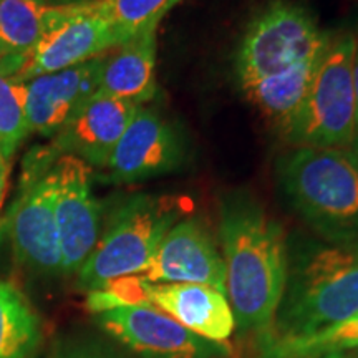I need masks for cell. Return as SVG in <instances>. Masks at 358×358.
<instances>
[{
	"mask_svg": "<svg viewBox=\"0 0 358 358\" xmlns=\"http://www.w3.org/2000/svg\"><path fill=\"white\" fill-rule=\"evenodd\" d=\"M277 179L294 211L327 243L358 241V166L347 150L297 146Z\"/></svg>",
	"mask_w": 358,
	"mask_h": 358,
	"instance_id": "cell-3",
	"label": "cell"
},
{
	"mask_svg": "<svg viewBox=\"0 0 358 358\" xmlns=\"http://www.w3.org/2000/svg\"><path fill=\"white\" fill-rule=\"evenodd\" d=\"M141 105L96 93L52 138L58 155L82 159L90 168L105 169L116 143Z\"/></svg>",
	"mask_w": 358,
	"mask_h": 358,
	"instance_id": "cell-14",
	"label": "cell"
},
{
	"mask_svg": "<svg viewBox=\"0 0 358 358\" xmlns=\"http://www.w3.org/2000/svg\"><path fill=\"white\" fill-rule=\"evenodd\" d=\"M150 303L173 317L192 334L226 343L236 320L227 295L199 284H151Z\"/></svg>",
	"mask_w": 358,
	"mask_h": 358,
	"instance_id": "cell-15",
	"label": "cell"
},
{
	"mask_svg": "<svg viewBox=\"0 0 358 358\" xmlns=\"http://www.w3.org/2000/svg\"><path fill=\"white\" fill-rule=\"evenodd\" d=\"M353 35L332 37L297 111L282 127L295 146L348 150L355 140Z\"/></svg>",
	"mask_w": 358,
	"mask_h": 358,
	"instance_id": "cell-5",
	"label": "cell"
},
{
	"mask_svg": "<svg viewBox=\"0 0 358 358\" xmlns=\"http://www.w3.org/2000/svg\"><path fill=\"white\" fill-rule=\"evenodd\" d=\"M181 214V203L174 196L136 194L120 204L78 268L80 287L92 292L115 279L141 274Z\"/></svg>",
	"mask_w": 358,
	"mask_h": 358,
	"instance_id": "cell-4",
	"label": "cell"
},
{
	"mask_svg": "<svg viewBox=\"0 0 358 358\" xmlns=\"http://www.w3.org/2000/svg\"><path fill=\"white\" fill-rule=\"evenodd\" d=\"M181 0H96L98 8L113 25L122 45L148 29H158L166 13Z\"/></svg>",
	"mask_w": 358,
	"mask_h": 358,
	"instance_id": "cell-21",
	"label": "cell"
},
{
	"mask_svg": "<svg viewBox=\"0 0 358 358\" xmlns=\"http://www.w3.org/2000/svg\"><path fill=\"white\" fill-rule=\"evenodd\" d=\"M108 52L70 69L27 80L29 131L53 138L78 113L100 87Z\"/></svg>",
	"mask_w": 358,
	"mask_h": 358,
	"instance_id": "cell-13",
	"label": "cell"
},
{
	"mask_svg": "<svg viewBox=\"0 0 358 358\" xmlns=\"http://www.w3.org/2000/svg\"><path fill=\"white\" fill-rule=\"evenodd\" d=\"M358 312V241L289 244V268L274 322L261 340L317 332Z\"/></svg>",
	"mask_w": 358,
	"mask_h": 358,
	"instance_id": "cell-2",
	"label": "cell"
},
{
	"mask_svg": "<svg viewBox=\"0 0 358 358\" xmlns=\"http://www.w3.org/2000/svg\"><path fill=\"white\" fill-rule=\"evenodd\" d=\"M55 219L62 272H78L100 239V206L92 194V168L75 156L55 163Z\"/></svg>",
	"mask_w": 358,
	"mask_h": 358,
	"instance_id": "cell-10",
	"label": "cell"
},
{
	"mask_svg": "<svg viewBox=\"0 0 358 358\" xmlns=\"http://www.w3.org/2000/svg\"><path fill=\"white\" fill-rule=\"evenodd\" d=\"M8 171H10V161H8L6 156L0 153V208H2L3 196H6Z\"/></svg>",
	"mask_w": 358,
	"mask_h": 358,
	"instance_id": "cell-23",
	"label": "cell"
},
{
	"mask_svg": "<svg viewBox=\"0 0 358 358\" xmlns=\"http://www.w3.org/2000/svg\"><path fill=\"white\" fill-rule=\"evenodd\" d=\"M322 358H358V350L345 352V353H334V355H327Z\"/></svg>",
	"mask_w": 358,
	"mask_h": 358,
	"instance_id": "cell-27",
	"label": "cell"
},
{
	"mask_svg": "<svg viewBox=\"0 0 358 358\" xmlns=\"http://www.w3.org/2000/svg\"><path fill=\"white\" fill-rule=\"evenodd\" d=\"M43 7H64V6H75V3H88L95 0H35Z\"/></svg>",
	"mask_w": 358,
	"mask_h": 358,
	"instance_id": "cell-25",
	"label": "cell"
},
{
	"mask_svg": "<svg viewBox=\"0 0 358 358\" xmlns=\"http://www.w3.org/2000/svg\"><path fill=\"white\" fill-rule=\"evenodd\" d=\"M122 45L96 0L47 7L45 32L17 78L22 82L80 65Z\"/></svg>",
	"mask_w": 358,
	"mask_h": 358,
	"instance_id": "cell-8",
	"label": "cell"
},
{
	"mask_svg": "<svg viewBox=\"0 0 358 358\" xmlns=\"http://www.w3.org/2000/svg\"><path fill=\"white\" fill-rule=\"evenodd\" d=\"M259 358H322L358 350V312L317 332L282 340H259Z\"/></svg>",
	"mask_w": 358,
	"mask_h": 358,
	"instance_id": "cell-19",
	"label": "cell"
},
{
	"mask_svg": "<svg viewBox=\"0 0 358 358\" xmlns=\"http://www.w3.org/2000/svg\"><path fill=\"white\" fill-rule=\"evenodd\" d=\"M219 237L236 329L266 337L287 280L289 243L284 227L256 201L231 196L221 206Z\"/></svg>",
	"mask_w": 358,
	"mask_h": 358,
	"instance_id": "cell-1",
	"label": "cell"
},
{
	"mask_svg": "<svg viewBox=\"0 0 358 358\" xmlns=\"http://www.w3.org/2000/svg\"><path fill=\"white\" fill-rule=\"evenodd\" d=\"M29 134L27 85L13 75L0 73V153L10 161Z\"/></svg>",
	"mask_w": 358,
	"mask_h": 358,
	"instance_id": "cell-22",
	"label": "cell"
},
{
	"mask_svg": "<svg viewBox=\"0 0 358 358\" xmlns=\"http://www.w3.org/2000/svg\"><path fill=\"white\" fill-rule=\"evenodd\" d=\"M324 53L302 62L292 69L249 85L243 90L244 95L264 115L284 127L306 98Z\"/></svg>",
	"mask_w": 358,
	"mask_h": 358,
	"instance_id": "cell-17",
	"label": "cell"
},
{
	"mask_svg": "<svg viewBox=\"0 0 358 358\" xmlns=\"http://www.w3.org/2000/svg\"><path fill=\"white\" fill-rule=\"evenodd\" d=\"M185 158L186 146L176 128L141 106L106 163V179L115 185H133L176 171Z\"/></svg>",
	"mask_w": 358,
	"mask_h": 358,
	"instance_id": "cell-11",
	"label": "cell"
},
{
	"mask_svg": "<svg viewBox=\"0 0 358 358\" xmlns=\"http://www.w3.org/2000/svg\"><path fill=\"white\" fill-rule=\"evenodd\" d=\"M110 337L138 358H227L226 343L192 334L155 306L116 307L96 313Z\"/></svg>",
	"mask_w": 358,
	"mask_h": 358,
	"instance_id": "cell-9",
	"label": "cell"
},
{
	"mask_svg": "<svg viewBox=\"0 0 358 358\" xmlns=\"http://www.w3.org/2000/svg\"><path fill=\"white\" fill-rule=\"evenodd\" d=\"M156 90V29H148L106 55L98 93L143 105Z\"/></svg>",
	"mask_w": 358,
	"mask_h": 358,
	"instance_id": "cell-16",
	"label": "cell"
},
{
	"mask_svg": "<svg viewBox=\"0 0 358 358\" xmlns=\"http://www.w3.org/2000/svg\"><path fill=\"white\" fill-rule=\"evenodd\" d=\"M52 145L29 151L22 164L17 196L3 219L13 256L40 274L62 272L60 237L55 219V163Z\"/></svg>",
	"mask_w": 358,
	"mask_h": 358,
	"instance_id": "cell-6",
	"label": "cell"
},
{
	"mask_svg": "<svg viewBox=\"0 0 358 358\" xmlns=\"http://www.w3.org/2000/svg\"><path fill=\"white\" fill-rule=\"evenodd\" d=\"M347 151H348V155H350V158L355 161V164L358 166V133L355 134V140H353V143Z\"/></svg>",
	"mask_w": 358,
	"mask_h": 358,
	"instance_id": "cell-26",
	"label": "cell"
},
{
	"mask_svg": "<svg viewBox=\"0 0 358 358\" xmlns=\"http://www.w3.org/2000/svg\"><path fill=\"white\" fill-rule=\"evenodd\" d=\"M353 90H355V124H357V133H358V40H357L355 55H353Z\"/></svg>",
	"mask_w": 358,
	"mask_h": 358,
	"instance_id": "cell-24",
	"label": "cell"
},
{
	"mask_svg": "<svg viewBox=\"0 0 358 358\" xmlns=\"http://www.w3.org/2000/svg\"><path fill=\"white\" fill-rule=\"evenodd\" d=\"M332 35L322 32L306 8L275 0L256 13L234 58V73L244 90L327 50Z\"/></svg>",
	"mask_w": 358,
	"mask_h": 358,
	"instance_id": "cell-7",
	"label": "cell"
},
{
	"mask_svg": "<svg viewBox=\"0 0 358 358\" xmlns=\"http://www.w3.org/2000/svg\"><path fill=\"white\" fill-rule=\"evenodd\" d=\"M42 330L37 313L15 285L0 280V358H29Z\"/></svg>",
	"mask_w": 358,
	"mask_h": 358,
	"instance_id": "cell-18",
	"label": "cell"
},
{
	"mask_svg": "<svg viewBox=\"0 0 358 358\" xmlns=\"http://www.w3.org/2000/svg\"><path fill=\"white\" fill-rule=\"evenodd\" d=\"M45 13L35 0H0V60L29 58L43 37Z\"/></svg>",
	"mask_w": 358,
	"mask_h": 358,
	"instance_id": "cell-20",
	"label": "cell"
},
{
	"mask_svg": "<svg viewBox=\"0 0 358 358\" xmlns=\"http://www.w3.org/2000/svg\"><path fill=\"white\" fill-rule=\"evenodd\" d=\"M138 275L151 284H199L226 294L222 256L198 219L174 224Z\"/></svg>",
	"mask_w": 358,
	"mask_h": 358,
	"instance_id": "cell-12",
	"label": "cell"
},
{
	"mask_svg": "<svg viewBox=\"0 0 358 358\" xmlns=\"http://www.w3.org/2000/svg\"><path fill=\"white\" fill-rule=\"evenodd\" d=\"M71 358H103L101 355H96V353H78V355Z\"/></svg>",
	"mask_w": 358,
	"mask_h": 358,
	"instance_id": "cell-28",
	"label": "cell"
}]
</instances>
